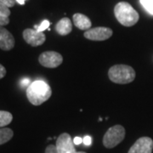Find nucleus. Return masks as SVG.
Segmentation results:
<instances>
[{
	"mask_svg": "<svg viewBox=\"0 0 153 153\" xmlns=\"http://www.w3.org/2000/svg\"><path fill=\"white\" fill-rule=\"evenodd\" d=\"M82 142L85 146H90L91 145V142H92V139L90 136H85L83 139H82Z\"/></svg>",
	"mask_w": 153,
	"mask_h": 153,
	"instance_id": "412c9836",
	"label": "nucleus"
},
{
	"mask_svg": "<svg viewBox=\"0 0 153 153\" xmlns=\"http://www.w3.org/2000/svg\"><path fill=\"white\" fill-rule=\"evenodd\" d=\"M0 2L7 6L8 8H11L15 6V4H16V0H0Z\"/></svg>",
	"mask_w": 153,
	"mask_h": 153,
	"instance_id": "aec40b11",
	"label": "nucleus"
},
{
	"mask_svg": "<svg viewBox=\"0 0 153 153\" xmlns=\"http://www.w3.org/2000/svg\"><path fill=\"white\" fill-rule=\"evenodd\" d=\"M82 142V139L81 137H75V138L73 139V143H74L75 145H80Z\"/></svg>",
	"mask_w": 153,
	"mask_h": 153,
	"instance_id": "b1692460",
	"label": "nucleus"
},
{
	"mask_svg": "<svg viewBox=\"0 0 153 153\" xmlns=\"http://www.w3.org/2000/svg\"><path fill=\"white\" fill-rule=\"evenodd\" d=\"M16 1L19 4H21V5H24L25 4V2H26V0H16Z\"/></svg>",
	"mask_w": 153,
	"mask_h": 153,
	"instance_id": "393cba45",
	"label": "nucleus"
},
{
	"mask_svg": "<svg viewBox=\"0 0 153 153\" xmlns=\"http://www.w3.org/2000/svg\"><path fill=\"white\" fill-rule=\"evenodd\" d=\"M45 153H59L57 151V148L54 145H49L46 147Z\"/></svg>",
	"mask_w": 153,
	"mask_h": 153,
	"instance_id": "6ab92c4d",
	"label": "nucleus"
},
{
	"mask_svg": "<svg viewBox=\"0 0 153 153\" xmlns=\"http://www.w3.org/2000/svg\"><path fill=\"white\" fill-rule=\"evenodd\" d=\"M52 94V89L47 82L37 80L32 82L27 89L28 100L33 105H40L47 101Z\"/></svg>",
	"mask_w": 153,
	"mask_h": 153,
	"instance_id": "f257e3e1",
	"label": "nucleus"
},
{
	"mask_svg": "<svg viewBox=\"0 0 153 153\" xmlns=\"http://www.w3.org/2000/svg\"><path fill=\"white\" fill-rule=\"evenodd\" d=\"M135 71L127 65H115L108 71L110 80L118 84H127L132 82L135 78Z\"/></svg>",
	"mask_w": 153,
	"mask_h": 153,
	"instance_id": "7ed1b4c3",
	"label": "nucleus"
},
{
	"mask_svg": "<svg viewBox=\"0 0 153 153\" xmlns=\"http://www.w3.org/2000/svg\"><path fill=\"white\" fill-rule=\"evenodd\" d=\"M39 63L44 67L55 68L63 62V57L60 53L55 51H46L42 53L38 58Z\"/></svg>",
	"mask_w": 153,
	"mask_h": 153,
	"instance_id": "39448f33",
	"label": "nucleus"
},
{
	"mask_svg": "<svg viewBox=\"0 0 153 153\" xmlns=\"http://www.w3.org/2000/svg\"><path fill=\"white\" fill-rule=\"evenodd\" d=\"M114 14L118 22L124 27H133L140 19L138 12L127 2L117 4L114 8Z\"/></svg>",
	"mask_w": 153,
	"mask_h": 153,
	"instance_id": "f03ea898",
	"label": "nucleus"
},
{
	"mask_svg": "<svg viewBox=\"0 0 153 153\" xmlns=\"http://www.w3.org/2000/svg\"><path fill=\"white\" fill-rule=\"evenodd\" d=\"M15 46V38L7 29L0 27V49L9 51Z\"/></svg>",
	"mask_w": 153,
	"mask_h": 153,
	"instance_id": "9d476101",
	"label": "nucleus"
},
{
	"mask_svg": "<svg viewBox=\"0 0 153 153\" xmlns=\"http://www.w3.org/2000/svg\"><path fill=\"white\" fill-rule=\"evenodd\" d=\"M21 84H22V86H23V87H28L31 84L30 83V79L27 78V77L23 78L22 81H21Z\"/></svg>",
	"mask_w": 153,
	"mask_h": 153,
	"instance_id": "4be33fe9",
	"label": "nucleus"
},
{
	"mask_svg": "<svg viewBox=\"0 0 153 153\" xmlns=\"http://www.w3.org/2000/svg\"><path fill=\"white\" fill-rule=\"evenodd\" d=\"M55 146L59 153H77L73 140L67 133H63L57 138Z\"/></svg>",
	"mask_w": 153,
	"mask_h": 153,
	"instance_id": "0eeeda50",
	"label": "nucleus"
},
{
	"mask_svg": "<svg viewBox=\"0 0 153 153\" xmlns=\"http://www.w3.org/2000/svg\"><path fill=\"white\" fill-rule=\"evenodd\" d=\"M6 75V69L4 66L0 64V79Z\"/></svg>",
	"mask_w": 153,
	"mask_h": 153,
	"instance_id": "5701e85b",
	"label": "nucleus"
},
{
	"mask_svg": "<svg viewBox=\"0 0 153 153\" xmlns=\"http://www.w3.org/2000/svg\"><path fill=\"white\" fill-rule=\"evenodd\" d=\"M14 135L13 130L9 128H0V146L10 141Z\"/></svg>",
	"mask_w": 153,
	"mask_h": 153,
	"instance_id": "ddd939ff",
	"label": "nucleus"
},
{
	"mask_svg": "<svg viewBox=\"0 0 153 153\" xmlns=\"http://www.w3.org/2000/svg\"><path fill=\"white\" fill-rule=\"evenodd\" d=\"M13 120V116L6 111H0V128L9 125Z\"/></svg>",
	"mask_w": 153,
	"mask_h": 153,
	"instance_id": "4468645a",
	"label": "nucleus"
},
{
	"mask_svg": "<svg viewBox=\"0 0 153 153\" xmlns=\"http://www.w3.org/2000/svg\"><path fill=\"white\" fill-rule=\"evenodd\" d=\"M11 12L10 10V9L5 6L4 4H2L1 2H0V15H2V16H4L9 17L10 16Z\"/></svg>",
	"mask_w": 153,
	"mask_h": 153,
	"instance_id": "f3484780",
	"label": "nucleus"
},
{
	"mask_svg": "<svg viewBox=\"0 0 153 153\" xmlns=\"http://www.w3.org/2000/svg\"><path fill=\"white\" fill-rule=\"evenodd\" d=\"M77 153H86V152H77Z\"/></svg>",
	"mask_w": 153,
	"mask_h": 153,
	"instance_id": "a878e982",
	"label": "nucleus"
},
{
	"mask_svg": "<svg viewBox=\"0 0 153 153\" xmlns=\"http://www.w3.org/2000/svg\"><path fill=\"white\" fill-rule=\"evenodd\" d=\"M50 26V22L48 21V20H44L43 22H41V24L39 26H34V29L37 30L38 32H40V33H43L44 30L48 29Z\"/></svg>",
	"mask_w": 153,
	"mask_h": 153,
	"instance_id": "dca6fc26",
	"label": "nucleus"
},
{
	"mask_svg": "<svg viewBox=\"0 0 153 153\" xmlns=\"http://www.w3.org/2000/svg\"><path fill=\"white\" fill-rule=\"evenodd\" d=\"M125 138V128L121 125H115L105 132L103 137L105 147L111 149L119 145Z\"/></svg>",
	"mask_w": 153,
	"mask_h": 153,
	"instance_id": "20e7f679",
	"label": "nucleus"
},
{
	"mask_svg": "<svg viewBox=\"0 0 153 153\" xmlns=\"http://www.w3.org/2000/svg\"><path fill=\"white\" fill-rule=\"evenodd\" d=\"M9 23H10V19H9V17L0 15V27L6 26V25H8Z\"/></svg>",
	"mask_w": 153,
	"mask_h": 153,
	"instance_id": "a211bd4d",
	"label": "nucleus"
},
{
	"mask_svg": "<svg viewBox=\"0 0 153 153\" xmlns=\"http://www.w3.org/2000/svg\"><path fill=\"white\" fill-rule=\"evenodd\" d=\"M140 1L141 5L145 8V10L151 15H153V0H140Z\"/></svg>",
	"mask_w": 153,
	"mask_h": 153,
	"instance_id": "2eb2a0df",
	"label": "nucleus"
},
{
	"mask_svg": "<svg viewBox=\"0 0 153 153\" xmlns=\"http://www.w3.org/2000/svg\"><path fill=\"white\" fill-rule=\"evenodd\" d=\"M153 140L150 137H141L132 146L128 153H152Z\"/></svg>",
	"mask_w": 153,
	"mask_h": 153,
	"instance_id": "1a4fd4ad",
	"label": "nucleus"
},
{
	"mask_svg": "<svg viewBox=\"0 0 153 153\" xmlns=\"http://www.w3.org/2000/svg\"><path fill=\"white\" fill-rule=\"evenodd\" d=\"M22 35L26 43H27L33 47H37V46L44 44L46 40V36L44 33L38 32L37 30L31 29V28L25 29L23 31Z\"/></svg>",
	"mask_w": 153,
	"mask_h": 153,
	"instance_id": "6e6552de",
	"label": "nucleus"
},
{
	"mask_svg": "<svg viewBox=\"0 0 153 153\" xmlns=\"http://www.w3.org/2000/svg\"><path fill=\"white\" fill-rule=\"evenodd\" d=\"M112 30L109 27H100L90 28L84 33V37L92 41H105L112 36Z\"/></svg>",
	"mask_w": 153,
	"mask_h": 153,
	"instance_id": "423d86ee",
	"label": "nucleus"
},
{
	"mask_svg": "<svg viewBox=\"0 0 153 153\" xmlns=\"http://www.w3.org/2000/svg\"><path fill=\"white\" fill-rule=\"evenodd\" d=\"M73 23L78 29L84 30V31L85 30L88 31V29H90L92 26V23L89 20V18L86 16L85 15H82L80 13H76L73 16Z\"/></svg>",
	"mask_w": 153,
	"mask_h": 153,
	"instance_id": "9b49d317",
	"label": "nucleus"
},
{
	"mask_svg": "<svg viewBox=\"0 0 153 153\" xmlns=\"http://www.w3.org/2000/svg\"><path fill=\"white\" fill-rule=\"evenodd\" d=\"M72 30L71 20L69 18H62L55 25V31L61 36H66L71 33Z\"/></svg>",
	"mask_w": 153,
	"mask_h": 153,
	"instance_id": "f8f14e48",
	"label": "nucleus"
}]
</instances>
